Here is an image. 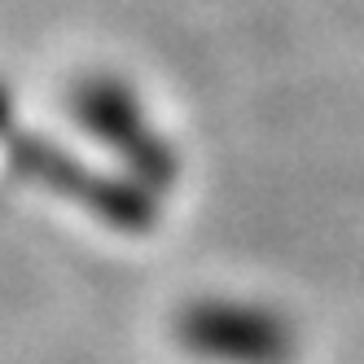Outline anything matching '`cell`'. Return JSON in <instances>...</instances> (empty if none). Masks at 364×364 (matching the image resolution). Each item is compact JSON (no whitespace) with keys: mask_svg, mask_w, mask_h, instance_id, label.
<instances>
[{"mask_svg":"<svg viewBox=\"0 0 364 364\" xmlns=\"http://www.w3.org/2000/svg\"><path fill=\"white\" fill-rule=\"evenodd\" d=\"M176 333L211 364H285L294 355V333L277 311L232 299L189 303L176 321Z\"/></svg>","mask_w":364,"mask_h":364,"instance_id":"1","label":"cell"},{"mask_svg":"<svg viewBox=\"0 0 364 364\" xmlns=\"http://www.w3.org/2000/svg\"><path fill=\"white\" fill-rule=\"evenodd\" d=\"M70 106H75V119H80L84 132L92 141H101L106 149H114L127 167H136L141 180H149V185H171V176H176L171 149L159 141V132H154L149 119L141 114L136 97L123 84H114V80H84L80 88H75Z\"/></svg>","mask_w":364,"mask_h":364,"instance_id":"2","label":"cell"}]
</instances>
